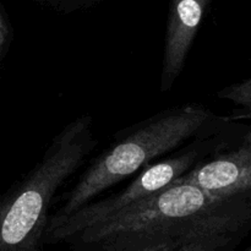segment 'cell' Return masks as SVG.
Returning <instances> with one entry per match:
<instances>
[{
    "mask_svg": "<svg viewBox=\"0 0 251 251\" xmlns=\"http://www.w3.org/2000/svg\"><path fill=\"white\" fill-rule=\"evenodd\" d=\"M217 96L221 100H229L240 109L228 119H251V77L222 88L218 91Z\"/></svg>",
    "mask_w": 251,
    "mask_h": 251,
    "instance_id": "obj_7",
    "label": "cell"
},
{
    "mask_svg": "<svg viewBox=\"0 0 251 251\" xmlns=\"http://www.w3.org/2000/svg\"><path fill=\"white\" fill-rule=\"evenodd\" d=\"M6 36H7L6 25H5L1 14H0V48H1L2 44L5 43V41H6Z\"/></svg>",
    "mask_w": 251,
    "mask_h": 251,
    "instance_id": "obj_9",
    "label": "cell"
},
{
    "mask_svg": "<svg viewBox=\"0 0 251 251\" xmlns=\"http://www.w3.org/2000/svg\"><path fill=\"white\" fill-rule=\"evenodd\" d=\"M228 120L200 104H186L163 110L140 123L95 159L51 217L70 215L158 157L210 130L225 126Z\"/></svg>",
    "mask_w": 251,
    "mask_h": 251,
    "instance_id": "obj_3",
    "label": "cell"
},
{
    "mask_svg": "<svg viewBox=\"0 0 251 251\" xmlns=\"http://www.w3.org/2000/svg\"><path fill=\"white\" fill-rule=\"evenodd\" d=\"M242 145H244V146L251 149V130L250 131H248L247 134H244V136H243V140H242Z\"/></svg>",
    "mask_w": 251,
    "mask_h": 251,
    "instance_id": "obj_10",
    "label": "cell"
},
{
    "mask_svg": "<svg viewBox=\"0 0 251 251\" xmlns=\"http://www.w3.org/2000/svg\"><path fill=\"white\" fill-rule=\"evenodd\" d=\"M96 142L90 115L69 123L28 176L0 198V251H43L54 195Z\"/></svg>",
    "mask_w": 251,
    "mask_h": 251,
    "instance_id": "obj_2",
    "label": "cell"
},
{
    "mask_svg": "<svg viewBox=\"0 0 251 251\" xmlns=\"http://www.w3.org/2000/svg\"><path fill=\"white\" fill-rule=\"evenodd\" d=\"M240 251H251V244H250V245H248L247 248H244V249L240 250Z\"/></svg>",
    "mask_w": 251,
    "mask_h": 251,
    "instance_id": "obj_11",
    "label": "cell"
},
{
    "mask_svg": "<svg viewBox=\"0 0 251 251\" xmlns=\"http://www.w3.org/2000/svg\"><path fill=\"white\" fill-rule=\"evenodd\" d=\"M216 144V142H215ZM211 140L191 144L174 156L149 164L131 184L117 195L96 202H88L64 217L49 218L46 232V244H61L81 230L114 217L118 213L154 195L195 167L215 147Z\"/></svg>",
    "mask_w": 251,
    "mask_h": 251,
    "instance_id": "obj_4",
    "label": "cell"
},
{
    "mask_svg": "<svg viewBox=\"0 0 251 251\" xmlns=\"http://www.w3.org/2000/svg\"><path fill=\"white\" fill-rule=\"evenodd\" d=\"M207 2L208 0H172L164 38L162 92L171 90L180 76Z\"/></svg>",
    "mask_w": 251,
    "mask_h": 251,
    "instance_id": "obj_6",
    "label": "cell"
},
{
    "mask_svg": "<svg viewBox=\"0 0 251 251\" xmlns=\"http://www.w3.org/2000/svg\"><path fill=\"white\" fill-rule=\"evenodd\" d=\"M250 234L251 199L212 195L176 180L64 244L71 251H166L212 235Z\"/></svg>",
    "mask_w": 251,
    "mask_h": 251,
    "instance_id": "obj_1",
    "label": "cell"
},
{
    "mask_svg": "<svg viewBox=\"0 0 251 251\" xmlns=\"http://www.w3.org/2000/svg\"><path fill=\"white\" fill-rule=\"evenodd\" d=\"M176 181L194 184L212 195L251 199V149L240 144L230 151L213 153Z\"/></svg>",
    "mask_w": 251,
    "mask_h": 251,
    "instance_id": "obj_5",
    "label": "cell"
},
{
    "mask_svg": "<svg viewBox=\"0 0 251 251\" xmlns=\"http://www.w3.org/2000/svg\"><path fill=\"white\" fill-rule=\"evenodd\" d=\"M244 240V238L237 235H212L166 251H238Z\"/></svg>",
    "mask_w": 251,
    "mask_h": 251,
    "instance_id": "obj_8",
    "label": "cell"
}]
</instances>
